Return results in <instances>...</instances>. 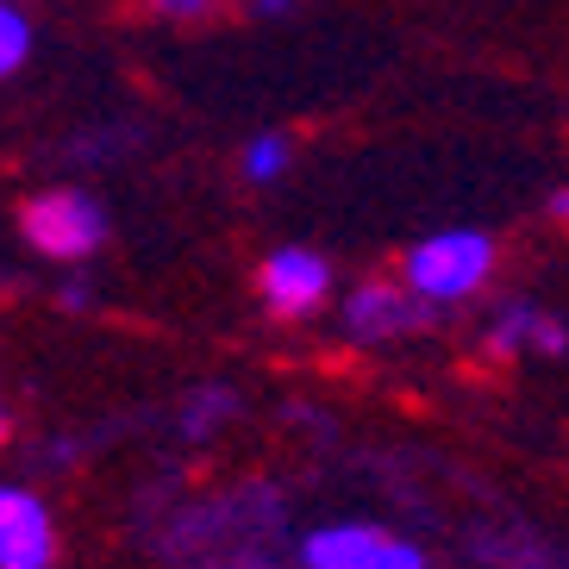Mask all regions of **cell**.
Here are the masks:
<instances>
[{
	"label": "cell",
	"mask_w": 569,
	"mask_h": 569,
	"mask_svg": "<svg viewBox=\"0 0 569 569\" xmlns=\"http://www.w3.org/2000/svg\"><path fill=\"white\" fill-rule=\"evenodd\" d=\"M376 526H357V519H345V526H319V532H307L301 545V563L307 569H357L369 551H376Z\"/></svg>",
	"instance_id": "cell-7"
},
{
	"label": "cell",
	"mask_w": 569,
	"mask_h": 569,
	"mask_svg": "<svg viewBox=\"0 0 569 569\" xmlns=\"http://www.w3.org/2000/svg\"><path fill=\"white\" fill-rule=\"evenodd\" d=\"M19 232L51 263H82L107 244V207L88 188H44L19 207Z\"/></svg>",
	"instance_id": "cell-2"
},
{
	"label": "cell",
	"mask_w": 569,
	"mask_h": 569,
	"mask_svg": "<svg viewBox=\"0 0 569 569\" xmlns=\"http://www.w3.org/2000/svg\"><path fill=\"white\" fill-rule=\"evenodd\" d=\"M26 57H32V19L19 13L13 0H0V82L13 69H26Z\"/></svg>",
	"instance_id": "cell-9"
},
{
	"label": "cell",
	"mask_w": 569,
	"mask_h": 569,
	"mask_svg": "<svg viewBox=\"0 0 569 569\" xmlns=\"http://www.w3.org/2000/svg\"><path fill=\"white\" fill-rule=\"evenodd\" d=\"M7 426H13V419H7V413H0V445H7Z\"/></svg>",
	"instance_id": "cell-15"
},
{
	"label": "cell",
	"mask_w": 569,
	"mask_h": 569,
	"mask_svg": "<svg viewBox=\"0 0 569 569\" xmlns=\"http://www.w3.org/2000/svg\"><path fill=\"white\" fill-rule=\"evenodd\" d=\"M238 163H244V182H282L288 163H295V138L288 132H257Z\"/></svg>",
	"instance_id": "cell-8"
},
{
	"label": "cell",
	"mask_w": 569,
	"mask_h": 569,
	"mask_svg": "<svg viewBox=\"0 0 569 569\" xmlns=\"http://www.w3.org/2000/svg\"><path fill=\"white\" fill-rule=\"evenodd\" d=\"M357 569H426V557H419L413 545H401V538H376V551Z\"/></svg>",
	"instance_id": "cell-10"
},
{
	"label": "cell",
	"mask_w": 569,
	"mask_h": 569,
	"mask_svg": "<svg viewBox=\"0 0 569 569\" xmlns=\"http://www.w3.org/2000/svg\"><path fill=\"white\" fill-rule=\"evenodd\" d=\"M57 526L32 488L0 482V569H51Z\"/></svg>",
	"instance_id": "cell-5"
},
{
	"label": "cell",
	"mask_w": 569,
	"mask_h": 569,
	"mask_svg": "<svg viewBox=\"0 0 569 569\" xmlns=\"http://www.w3.org/2000/svg\"><path fill=\"white\" fill-rule=\"evenodd\" d=\"M251 7H257V13H263V19H276V13H288L295 0H251Z\"/></svg>",
	"instance_id": "cell-13"
},
{
	"label": "cell",
	"mask_w": 569,
	"mask_h": 569,
	"mask_svg": "<svg viewBox=\"0 0 569 569\" xmlns=\"http://www.w3.org/2000/svg\"><path fill=\"white\" fill-rule=\"evenodd\" d=\"M401 269H407V288L426 307H457L488 288V276H495V238L476 232V226H451V232L419 238Z\"/></svg>",
	"instance_id": "cell-1"
},
{
	"label": "cell",
	"mask_w": 569,
	"mask_h": 569,
	"mask_svg": "<svg viewBox=\"0 0 569 569\" xmlns=\"http://www.w3.org/2000/svg\"><path fill=\"white\" fill-rule=\"evenodd\" d=\"M488 351H495V357H519V351L563 357V351H569V326H563L557 313H545V307H532V301H513L501 319H495Z\"/></svg>",
	"instance_id": "cell-6"
},
{
	"label": "cell",
	"mask_w": 569,
	"mask_h": 569,
	"mask_svg": "<svg viewBox=\"0 0 569 569\" xmlns=\"http://www.w3.org/2000/svg\"><path fill=\"white\" fill-rule=\"evenodd\" d=\"M63 307H69V313H88V307H94V295H88L82 282H69L63 288Z\"/></svg>",
	"instance_id": "cell-12"
},
{
	"label": "cell",
	"mask_w": 569,
	"mask_h": 569,
	"mask_svg": "<svg viewBox=\"0 0 569 569\" xmlns=\"http://www.w3.org/2000/svg\"><path fill=\"white\" fill-rule=\"evenodd\" d=\"M257 288H263V307L276 319H307L326 295H332V263L319 251H307V244H282V251L263 257Z\"/></svg>",
	"instance_id": "cell-3"
},
{
	"label": "cell",
	"mask_w": 569,
	"mask_h": 569,
	"mask_svg": "<svg viewBox=\"0 0 569 569\" xmlns=\"http://www.w3.org/2000/svg\"><path fill=\"white\" fill-rule=\"evenodd\" d=\"M551 213H563V219H569V188H563V194H551Z\"/></svg>",
	"instance_id": "cell-14"
},
{
	"label": "cell",
	"mask_w": 569,
	"mask_h": 569,
	"mask_svg": "<svg viewBox=\"0 0 569 569\" xmlns=\"http://www.w3.org/2000/svg\"><path fill=\"white\" fill-rule=\"evenodd\" d=\"M432 319V307L419 301L407 282H363L345 301V332L357 338V345H395V338L419 332Z\"/></svg>",
	"instance_id": "cell-4"
},
{
	"label": "cell",
	"mask_w": 569,
	"mask_h": 569,
	"mask_svg": "<svg viewBox=\"0 0 569 569\" xmlns=\"http://www.w3.org/2000/svg\"><path fill=\"white\" fill-rule=\"evenodd\" d=\"M151 7L163 19H207V13H213V0H151Z\"/></svg>",
	"instance_id": "cell-11"
}]
</instances>
